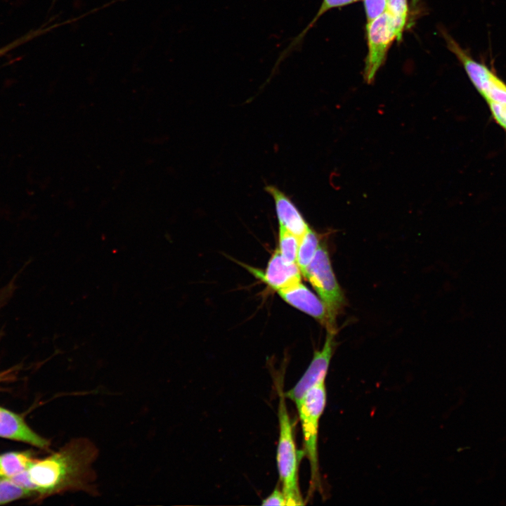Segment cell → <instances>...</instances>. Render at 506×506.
<instances>
[{"label": "cell", "mask_w": 506, "mask_h": 506, "mask_svg": "<svg viewBox=\"0 0 506 506\" xmlns=\"http://www.w3.org/2000/svg\"><path fill=\"white\" fill-rule=\"evenodd\" d=\"M98 455L96 446L89 439H72L58 451L35 460L28 469L35 492L42 495L65 491L97 493L93 464Z\"/></svg>", "instance_id": "1"}, {"label": "cell", "mask_w": 506, "mask_h": 506, "mask_svg": "<svg viewBox=\"0 0 506 506\" xmlns=\"http://www.w3.org/2000/svg\"><path fill=\"white\" fill-rule=\"evenodd\" d=\"M278 417L279 438L276 460L281 490L286 500V505H303L304 499L299 486V455L294 442L293 423L289 415L285 396L282 389H280L279 392Z\"/></svg>", "instance_id": "2"}, {"label": "cell", "mask_w": 506, "mask_h": 506, "mask_svg": "<svg viewBox=\"0 0 506 506\" xmlns=\"http://www.w3.org/2000/svg\"><path fill=\"white\" fill-rule=\"evenodd\" d=\"M325 380L311 387L296 405L301 422L304 453L311 469V488L315 491L320 488V476L318 457V424L326 405Z\"/></svg>", "instance_id": "3"}, {"label": "cell", "mask_w": 506, "mask_h": 506, "mask_svg": "<svg viewBox=\"0 0 506 506\" xmlns=\"http://www.w3.org/2000/svg\"><path fill=\"white\" fill-rule=\"evenodd\" d=\"M306 278L327 309L330 322L336 328V317L342 309L344 297L335 278L329 254L320 245L304 275Z\"/></svg>", "instance_id": "4"}, {"label": "cell", "mask_w": 506, "mask_h": 506, "mask_svg": "<svg viewBox=\"0 0 506 506\" xmlns=\"http://www.w3.org/2000/svg\"><path fill=\"white\" fill-rule=\"evenodd\" d=\"M368 52L365 59L364 79L368 84L375 79L376 73L383 64L391 43L401 39L395 20L387 12L366 25Z\"/></svg>", "instance_id": "5"}, {"label": "cell", "mask_w": 506, "mask_h": 506, "mask_svg": "<svg viewBox=\"0 0 506 506\" xmlns=\"http://www.w3.org/2000/svg\"><path fill=\"white\" fill-rule=\"evenodd\" d=\"M335 333L327 331L322 349L315 351L313 357L302 377L292 389L284 393L285 398L291 400L295 406L311 387L325 379L335 346Z\"/></svg>", "instance_id": "6"}, {"label": "cell", "mask_w": 506, "mask_h": 506, "mask_svg": "<svg viewBox=\"0 0 506 506\" xmlns=\"http://www.w3.org/2000/svg\"><path fill=\"white\" fill-rule=\"evenodd\" d=\"M278 293L287 304L325 325L327 331L336 332V328L330 322L327 309L324 302L301 282Z\"/></svg>", "instance_id": "7"}, {"label": "cell", "mask_w": 506, "mask_h": 506, "mask_svg": "<svg viewBox=\"0 0 506 506\" xmlns=\"http://www.w3.org/2000/svg\"><path fill=\"white\" fill-rule=\"evenodd\" d=\"M257 278L277 292L301 282V272L297 264H288L276 249L264 272L247 267Z\"/></svg>", "instance_id": "8"}, {"label": "cell", "mask_w": 506, "mask_h": 506, "mask_svg": "<svg viewBox=\"0 0 506 506\" xmlns=\"http://www.w3.org/2000/svg\"><path fill=\"white\" fill-rule=\"evenodd\" d=\"M265 190L273 198L279 227H282L300 238L309 226L293 201L276 186L268 185Z\"/></svg>", "instance_id": "9"}, {"label": "cell", "mask_w": 506, "mask_h": 506, "mask_svg": "<svg viewBox=\"0 0 506 506\" xmlns=\"http://www.w3.org/2000/svg\"><path fill=\"white\" fill-rule=\"evenodd\" d=\"M0 436L47 449L49 442L35 433L18 415L0 407Z\"/></svg>", "instance_id": "10"}, {"label": "cell", "mask_w": 506, "mask_h": 506, "mask_svg": "<svg viewBox=\"0 0 506 506\" xmlns=\"http://www.w3.org/2000/svg\"><path fill=\"white\" fill-rule=\"evenodd\" d=\"M358 0H323V2L319 9L318 10L313 20L302 30V32H301L299 34H297L295 37L292 39L287 48L280 53L278 60L275 62V65L274 66V67L278 68L281 62H283V60L289 56V54H290L294 50L297 49L299 46H301L306 33L315 25L319 18L321 17L325 13H326L330 9L341 7L356 2Z\"/></svg>", "instance_id": "11"}, {"label": "cell", "mask_w": 506, "mask_h": 506, "mask_svg": "<svg viewBox=\"0 0 506 506\" xmlns=\"http://www.w3.org/2000/svg\"><path fill=\"white\" fill-rule=\"evenodd\" d=\"M34 460L27 453L10 452L0 455V477L11 478L26 471Z\"/></svg>", "instance_id": "12"}, {"label": "cell", "mask_w": 506, "mask_h": 506, "mask_svg": "<svg viewBox=\"0 0 506 506\" xmlns=\"http://www.w3.org/2000/svg\"><path fill=\"white\" fill-rule=\"evenodd\" d=\"M319 242L318 234L311 228L299 238L297 264L303 275L316 254Z\"/></svg>", "instance_id": "13"}, {"label": "cell", "mask_w": 506, "mask_h": 506, "mask_svg": "<svg viewBox=\"0 0 506 506\" xmlns=\"http://www.w3.org/2000/svg\"><path fill=\"white\" fill-rule=\"evenodd\" d=\"M299 238L279 227L278 252L282 259L288 264H297Z\"/></svg>", "instance_id": "14"}, {"label": "cell", "mask_w": 506, "mask_h": 506, "mask_svg": "<svg viewBox=\"0 0 506 506\" xmlns=\"http://www.w3.org/2000/svg\"><path fill=\"white\" fill-rule=\"evenodd\" d=\"M33 493V492L16 485L8 478H0V505L31 495Z\"/></svg>", "instance_id": "15"}, {"label": "cell", "mask_w": 506, "mask_h": 506, "mask_svg": "<svg viewBox=\"0 0 506 506\" xmlns=\"http://www.w3.org/2000/svg\"><path fill=\"white\" fill-rule=\"evenodd\" d=\"M387 11L395 20L400 33L403 34L408 15L407 0H387Z\"/></svg>", "instance_id": "16"}, {"label": "cell", "mask_w": 506, "mask_h": 506, "mask_svg": "<svg viewBox=\"0 0 506 506\" xmlns=\"http://www.w3.org/2000/svg\"><path fill=\"white\" fill-rule=\"evenodd\" d=\"M367 24L387 11V0H364Z\"/></svg>", "instance_id": "17"}, {"label": "cell", "mask_w": 506, "mask_h": 506, "mask_svg": "<svg viewBox=\"0 0 506 506\" xmlns=\"http://www.w3.org/2000/svg\"><path fill=\"white\" fill-rule=\"evenodd\" d=\"M487 104L495 122L506 131V103L488 102Z\"/></svg>", "instance_id": "18"}, {"label": "cell", "mask_w": 506, "mask_h": 506, "mask_svg": "<svg viewBox=\"0 0 506 506\" xmlns=\"http://www.w3.org/2000/svg\"><path fill=\"white\" fill-rule=\"evenodd\" d=\"M39 33V30L32 31L1 47L0 57L8 53L11 50L20 46V45L27 43L28 41L37 37Z\"/></svg>", "instance_id": "19"}, {"label": "cell", "mask_w": 506, "mask_h": 506, "mask_svg": "<svg viewBox=\"0 0 506 506\" xmlns=\"http://www.w3.org/2000/svg\"><path fill=\"white\" fill-rule=\"evenodd\" d=\"M261 505L286 506V500L282 490L275 488L268 496L262 500Z\"/></svg>", "instance_id": "20"}, {"label": "cell", "mask_w": 506, "mask_h": 506, "mask_svg": "<svg viewBox=\"0 0 506 506\" xmlns=\"http://www.w3.org/2000/svg\"><path fill=\"white\" fill-rule=\"evenodd\" d=\"M8 479L16 485L36 493L34 486L32 483L29 476L28 469Z\"/></svg>", "instance_id": "21"}]
</instances>
